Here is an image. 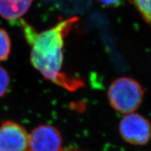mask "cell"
<instances>
[{"mask_svg": "<svg viewBox=\"0 0 151 151\" xmlns=\"http://www.w3.org/2000/svg\"><path fill=\"white\" fill-rule=\"evenodd\" d=\"M78 20L76 17L66 19L50 29L37 32L21 20L24 35L32 47L30 60L33 67L47 80L70 91L83 86L80 78L69 77L62 71L65 39Z\"/></svg>", "mask_w": 151, "mask_h": 151, "instance_id": "obj_1", "label": "cell"}, {"mask_svg": "<svg viewBox=\"0 0 151 151\" xmlns=\"http://www.w3.org/2000/svg\"><path fill=\"white\" fill-rule=\"evenodd\" d=\"M144 90L135 79L122 76L113 80L107 90L109 104L117 112L128 114L136 112L143 102Z\"/></svg>", "mask_w": 151, "mask_h": 151, "instance_id": "obj_2", "label": "cell"}, {"mask_svg": "<svg viewBox=\"0 0 151 151\" xmlns=\"http://www.w3.org/2000/svg\"><path fill=\"white\" fill-rule=\"evenodd\" d=\"M118 132L123 140L133 146H145L151 139V123L137 113L124 115L118 124Z\"/></svg>", "mask_w": 151, "mask_h": 151, "instance_id": "obj_3", "label": "cell"}, {"mask_svg": "<svg viewBox=\"0 0 151 151\" xmlns=\"http://www.w3.org/2000/svg\"><path fill=\"white\" fill-rule=\"evenodd\" d=\"M61 133L56 127L41 124L29 134L27 151H62Z\"/></svg>", "mask_w": 151, "mask_h": 151, "instance_id": "obj_4", "label": "cell"}, {"mask_svg": "<svg viewBox=\"0 0 151 151\" xmlns=\"http://www.w3.org/2000/svg\"><path fill=\"white\" fill-rule=\"evenodd\" d=\"M29 134L23 126L13 120L0 124V151H27Z\"/></svg>", "mask_w": 151, "mask_h": 151, "instance_id": "obj_5", "label": "cell"}, {"mask_svg": "<svg viewBox=\"0 0 151 151\" xmlns=\"http://www.w3.org/2000/svg\"><path fill=\"white\" fill-rule=\"evenodd\" d=\"M34 0H0V16L6 20L20 19L29 10Z\"/></svg>", "mask_w": 151, "mask_h": 151, "instance_id": "obj_6", "label": "cell"}, {"mask_svg": "<svg viewBox=\"0 0 151 151\" xmlns=\"http://www.w3.org/2000/svg\"><path fill=\"white\" fill-rule=\"evenodd\" d=\"M151 27V0H129Z\"/></svg>", "mask_w": 151, "mask_h": 151, "instance_id": "obj_7", "label": "cell"}, {"mask_svg": "<svg viewBox=\"0 0 151 151\" xmlns=\"http://www.w3.org/2000/svg\"><path fill=\"white\" fill-rule=\"evenodd\" d=\"M10 37L5 29L0 28V62L9 58L11 52Z\"/></svg>", "mask_w": 151, "mask_h": 151, "instance_id": "obj_8", "label": "cell"}, {"mask_svg": "<svg viewBox=\"0 0 151 151\" xmlns=\"http://www.w3.org/2000/svg\"><path fill=\"white\" fill-rule=\"evenodd\" d=\"M11 78L8 71L0 66V98L4 97L8 91Z\"/></svg>", "mask_w": 151, "mask_h": 151, "instance_id": "obj_9", "label": "cell"}, {"mask_svg": "<svg viewBox=\"0 0 151 151\" xmlns=\"http://www.w3.org/2000/svg\"><path fill=\"white\" fill-rule=\"evenodd\" d=\"M98 1L105 6L117 7L121 5L124 0H98Z\"/></svg>", "mask_w": 151, "mask_h": 151, "instance_id": "obj_10", "label": "cell"}, {"mask_svg": "<svg viewBox=\"0 0 151 151\" xmlns=\"http://www.w3.org/2000/svg\"><path fill=\"white\" fill-rule=\"evenodd\" d=\"M62 151H65V150H62ZM67 151H79V150H67Z\"/></svg>", "mask_w": 151, "mask_h": 151, "instance_id": "obj_11", "label": "cell"}]
</instances>
